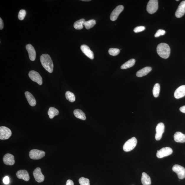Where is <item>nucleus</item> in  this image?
Returning a JSON list of instances; mask_svg holds the SVG:
<instances>
[{
  "instance_id": "31",
  "label": "nucleus",
  "mask_w": 185,
  "mask_h": 185,
  "mask_svg": "<svg viewBox=\"0 0 185 185\" xmlns=\"http://www.w3.org/2000/svg\"><path fill=\"white\" fill-rule=\"evenodd\" d=\"M78 181L81 185H90V180L88 179L81 177L79 179Z\"/></svg>"
},
{
  "instance_id": "40",
  "label": "nucleus",
  "mask_w": 185,
  "mask_h": 185,
  "mask_svg": "<svg viewBox=\"0 0 185 185\" xmlns=\"http://www.w3.org/2000/svg\"><path fill=\"white\" fill-rule=\"evenodd\" d=\"M179 1V0H177V1Z\"/></svg>"
},
{
  "instance_id": "22",
  "label": "nucleus",
  "mask_w": 185,
  "mask_h": 185,
  "mask_svg": "<svg viewBox=\"0 0 185 185\" xmlns=\"http://www.w3.org/2000/svg\"><path fill=\"white\" fill-rule=\"evenodd\" d=\"M141 182L143 185H150L151 184L150 176L144 172L142 174Z\"/></svg>"
},
{
  "instance_id": "14",
  "label": "nucleus",
  "mask_w": 185,
  "mask_h": 185,
  "mask_svg": "<svg viewBox=\"0 0 185 185\" xmlns=\"http://www.w3.org/2000/svg\"><path fill=\"white\" fill-rule=\"evenodd\" d=\"M81 49L82 52L89 58L93 59L94 58V53L88 46L86 45H82L81 46Z\"/></svg>"
},
{
  "instance_id": "36",
  "label": "nucleus",
  "mask_w": 185,
  "mask_h": 185,
  "mask_svg": "<svg viewBox=\"0 0 185 185\" xmlns=\"http://www.w3.org/2000/svg\"><path fill=\"white\" fill-rule=\"evenodd\" d=\"M4 24L3 20L1 18H0V30L3 29L4 28Z\"/></svg>"
},
{
  "instance_id": "35",
  "label": "nucleus",
  "mask_w": 185,
  "mask_h": 185,
  "mask_svg": "<svg viewBox=\"0 0 185 185\" xmlns=\"http://www.w3.org/2000/svg\"><path fill=\"white\" fill-rule=\"evenodd\" d=\"M4 183L5 184H8L10 182L9 178L8 176H6L4 178L3 180Z\"/></svg>"
},
{
  "instance_id": "18",
  "label": "nucleus",
  "mask_w": 185,
  "mask_h": 185,
  "mask_svg": "<svg viewBox=\"0 0 185 185\" xmlns=\"http://www.w3.org/2000/svg\"><path fill=\"white\" fill-rule=\"evenodd\" d=\"M3 161L4 163L6 165H14L15 163L14 156L11 154H6L4 156Z\"/></svg>"
},
{
  "instance_id": "33",
  "label": "nucleus",
  "mask_w": 185,
  "mask_h": 185,
  "mask_svg": "<svg viewBox=\"0 0 185 185\" xmlns=\"http://www.w3.org/2000/svg\"><path fill=\"white\" fill-rule=\"evenodd\" d=\"M166 31L162 29H159L157 31V32L155 35V37H158L161 35H165Z\"/></svg>"
},
{
  "instance_id": "13",
  "label": "nucleus",
  "mask_w": 185,
  "mask_h": 185,
  "mask_svg": "<svg viewBox=\"0 0 185 185\" xmlns=\"http://www.w3.org/2000/svg\"><path fill=\"white\" fill-rule=\"evenodd\" d=\"M185 13V1L180 3L175 13L176 17L180 18L184 15Z\"/></svg>"
},
{
  "instance_id": "7",
  "label": "nucleus",
  "mask_w": 185,
  "mask_h": 185,
  "mask_svg": "<svg viewBox=\"0 0 185 185\" xmlns=\"http://www.w3.org/2000/svg\"><path fill=\"white\" fill-rule=\"evenodd\" d=\"M173 153V150L169 147L163 148L157 151L156 156L158 158H163L171 155Z\"/></svg>"
},
{
  "instance_id": "1",
  "label": "nucleus",
  "mask_w": 185,
  "mask_h": 185,
  "mask_svg": "<svg viewBox=\"0 0 185 185\" xmlns=\"http://www.w3.org/2000/svg\"><path fill=\"white\" fill-rule=\"evenodd\" d=\"M42 66L46 71L50 73H52L54 68V65L52 59L49 55L44 54L40 58Z\"/></svg>"
},
{
  "instance_id": "21",
  "label": "nucleus",
  "mask_w": 185,
  "mask_h": 185,
  "mask_svg": "<svg viewBox=\"0 0 185 185\" xmlns=\"http://www.w3.org/2000/svg\"><path fill=\"white\" fill-rule=\"evenodd\" d=\"M152 68L150 67H144L137 72L136 76L137 77H141L145 76L152 71Z\"/></svg>"
},
{
  "instance_id": "26",
  "label": "nucleus",
  "mask_w": 185,
  "mask_h": 185,
  "mask_svg": "<svg viewBox=\"0 0 185 185\" xmlns=\"http://www.w3.org/2000/svg\"><path fill=\"white\" fill-rule=\"evenodd\" d=\"M85 20L84 19L76 21L74 24V27L76 30H81L84 27Z\"/></svg>"
},
{
  "instance_id": "28",
  "label": "nucleus",
  "mask_w": 185,
  "mask_h": 185,
  "mask_svg": "<svg viewBox=\"0 0 185 185\" xmlns=\"http://www.w3.org/2000/svg\"><path fill=\"white\" fill-rule=\"evenodd\" d=\"M66 98L71 102H73L75 101L76 97L74 94L70 91H67L65 94Z\"/></svg>"
},
{
  "instance_id": "19",
  "label": "nucleus",
  "mask_w": 185,
  "mask_h": 185,
  "mask_svg": "<svg viewBox=\"0 0 185 185\" xmlns=\"http://www.w3.org/2000/svg\"><path fill=\"white\" fill-rule=\"evenodd\" d=\"M175 141L178 143L185 142V135L180 132H177L174 135Z\"/></svg>"
},
{
  "instance_id": "6",
  "label": "nucleus",
  "mask_w": 185,
  "mask_h": 185,
  "mask_svg": "<svg viewBox=\"0 0 185 185\" xmlns=\"http://www.w3.org/2000/svg\"><path fill=\"white\" fill-rule=\"evenodd\" d=\"M12 135V131L9 129L4 126L0 127V139L7 140L9 139Z\"/></svg>"
},
{
  "instance_id": "8",
  "label": "nucleus",
  "mask_w": 185,
  "mask_h": 185,
  "mask_svg": "<svg viewBox=\"0 0 185 185\" xmlns=\"http://www.w3.org/2000/svg\"><path fill=\"white\" fill-rule=\"evenodd\" d=\"M173 171L177 174L179 179H182L185 178V168L182 166L175 165L172 168Z\"/></svg>"
},
{
  "instance_id": "39",
  "label": "nucleus",
  "mask_w": 185,
  "mask_h": 185,
  "mask_svg": "<svg viewBox=\"0 0 185 185\" xmlns=\"http://www.w3.org/2000/svg\"><path fill=\"white\" fill-rule=\"evenodd\" d=\"M90 1V0H83V1Z\"/></svg>"
},
{
  "instance_id": "38",
  "label": "nucleus",
  "mask_w": 185,
  "mask_h": 185,
  "mask_svg": "<svg viewBox=\"0 0 185 185\" xmlns=\"http://www.w3.org/2000/svg\"><path fill=\"white\" fill-rule=\"evenodd\" d=\"M180 112H183V113H185V106H182L180 108Z\"/></svg>"
},
{
  "instance_id": "11",
  "label": "nucleus",
  "mask_w": 185,
  "mask_h": 185,
  "mask_svg": "<svg viewBox=\"0 0 185 185\" xmlns=\"http://www.w3.org/2000/svg\"><path fill=\"white\" fill-rule=\"evenodd\" d=\"M123 9L124 7L122 5H119L110 14V20L112 21L116 20L117 19L119 15L123 11Z\"/></svg>"
},
{
  "instance_id": "12",
  "label": "nucleus",
  "mask_w": 185,
  "mask_h": 185,
  "mask_svg": "<svg viewBox=\"0 0 185 185\" xmlns=\"http://www.w3.org/2000/svg\"><path fill=\"white\" fill-rule=\"evenodd\" d=\"M33 175L36 181L39 183H41L44 181L45 177L41 172V169L37 167L33 173Z\"/></svg>"
},
{
  "instance_id": "20",
  "label": "nucleus",
  "mask_w": 185,
  "mask_h": 185,
  "mask_svg": "<svg viewBox=\"0 0 185 185\" xmlns=\"http://www.w3.org/2000/svg\"><path fill=\"white\" fill-rule=\"evenodd\" d=\"M25 97L28 101L30 105L32 106H35L36 105V100L33 96L32 94L29 92H26L25 93Z\"/></svg>"
},
{
  "instance_id": "15",
  "label": "nucleus",
  "mask_w": 185,
  "mask_h": 185,
  "mask_svg": "<svg viewBox=\"0 0 185 185\" xmlns=\"http://www.w3.org/2000/svg\"><path fill=\"white\" fill-rule=\"evenodd\" d=\"M17 177L19 179H22L25 181H28L30 180L29 174L25 170H20L16 173Z\"/></svg>"
},
{
  "instance_id": "32",
  "label": "nucleus",
  "mask_w": 185,
  "mask_h": 185,
  "mask_svg": "<svg viewBox=\"0 0 185 185\" xmlns=\"http://www.w3.org/2000/svg\"><path fill=\"white\" fill-rule=\"evenodd\" d=\"M26 14V12L25 10H21L19 12L18 18L20 20H22L25 18V16Z\"/></svg>"
},
{
  "instance_id": "23",
  "label": "nucleus",
  "mask_w": 185,
  "mask_h": 185,
  "mask_svg": "<svg viewBox=\"0 0 185 185\" xmlns=\"http://www.w3.org/2000/svg\"><path fill=\"white\" fill-rule=\"evenodd\" d=\"M73 113L76 118L84 120L86 119V114L81 110L79 109H76L74 110Z\"/></svg>"
},
{
  "instance_id": "27",
  "label": "nucleus",
  "mask_w": 185,
  "mask_h": 185,
  "mask_svg": "<svg viewBox=\"0 0 185 185\" xmlns=\"http://www.w3.org/2000/svg\"><path fill=\"white\" fill-rule=\"evenodd\" d=\"M96 22L94 20H91L85 21L84 25L87 29H90L93 27L96 24Z\"/></svg>"
},
{
  "instance_id": "25",
  "label": "nucleus",
  "mask_w": 185,
  "mask_h": 185,
  "mask_svg": "<svg viewBox=\"0 0 185 185\" xmlns=\"http://www.w3.org/2000/svg\"><path fill=\"white\" fill-rule=\"evenodd\" d=\"M59 112L58 109L53 107H50L48 111V114L50 119H53L55 116L58 115Z\"/></svg>"
},
{
  "instance_id": "37",
  "label": "nucleus",
  "mask_w": 185,
  "mask_h": 185,
  "mask_svg": "<svg viewBox=\"0 0 185 185\" xmlns=\"http://www.w3.org/2000/svg\"><path fill=\"white\" fill-rule=\"evenodd\" d=\"M66 185H74V183L71 180H68L66 182Z\"/></svg>"
},
{
  "instance_id": "30",
  "label": "nucleus",
  "mask_w": 185,
  "mask_h": 185,
  "mask_svg": "<svg viewBox=\"0 0 185 185\" xmlns=\"http://www.w3.org/2000/svg\"><path fill=\"white\" fill-rule=\"evenodd\" d=\"M120 50L119 49L110 48L108 50L109 54L112 56H116L120 53Z\"/></svg>"
},
{
  "instance_id": "24",
  "label": "nucleus",
  "mask_w": 185,
  "mask_h": 185,
  "mask_svg": "<svg viewBox=\"0 0 185 185\" xmlns=\"http://www.w3.org/2000/svg\"><path fill=\"white\" fill-rule=\"evenodd\" d=\"M135 59H131L121 66V68L122 69L129 68L133 67L135 65Z\"/></svg>"
},
{
  "instance_id": "16",
  "label": "nucleus",
  "mask_w": 185,
  "mask_h": 185,
  "mask_svg": "<svg viewBox=\"0 0 185 185\" xmlns=\"http://www.w3.org/2000/svg\"><path fill=\"white\" fill-rule=\"evenodd\" d=\"M185 96V85H183L176 89L174 96L176 99H179Z\"/></svg>"
},
{
  "instance_id": "17",
  "label": "nucleus",
  "mask_w": 185,
  "mask_h": 185,
  "mask_svg": "<svg viewBox=\"0 0 185 185\" xmlns=\"http://www.w3.org/2000/svg\"><path fill=\"white\" fill-rule=\"evenodd\" d=\"M26 49L28 53L30 59L31 61H35L36 58V53L35 48L30 44L27 45Z\"/></svg>"
},
{
  "instance_id": "2",
  "label": "nucleus",
  "mask_w": 185,
  "mask_h": 185,
  "mask_svg": "<svg viewBox=\"0 0 185 185\" xmlns=\"http://www.w3.org/2000/svg\"><path fill=\"white\" fill-rule=\"evenodd\" d=\"M157 51L158 55L161 58L167 59L170 56L171 49L167 44L161 43L157 46Z\"/></svg>"
},
{
  "instance_id": "4",
  "label": "nucleus",
  "mask_w": 185,
  "mask_h": 185,
  "mask_svg": "<svg viewBox=\"0 0 185 185\" xmlns=\"http://www.w3.org/2000/svg\"><path fill=\"white\" fill-rule=\"evenodd\" d=\"M158 1L157 0H150L147 6V11L150 14H154L158 9Z\"/></svg>"
},
{
  "instance_id": "5",
  "label": "nucleus",
  "mask_w": 185,
  "mask_h": 185,
  "mask_svg": "<svg viewBox=\"0 0 185 185\" xmlns=\"http://www.w3.org/2000/svg\"><path fill=\"white\" fill-rule=\"evenodd\" d=\"M45 155V153L43 151L37 149L31 150L29 152L30 157L34 160H37L43 158Z\"/></svg>"
},
{
  "instance_id": "29",
  "label": "nucleus",
  "mask_w": 185,
  "mask_h": 185,
  "mask_svg": "<svg viewBox=\"0 0 185 185\" xmlns=\"http://www.w3.org/2000/svg\"><path fill=\"white\" fill-rule=\"evenodd\" d=\"M160 86L158 84H155L153 89V95L155 97L157 98L159 96V92H160Z\"/></svg>"
},
{
  "instance_id": "10",
  "label": "nucleus",
  "mask_w": 185,
  "mask_h": 185,
  "mask_svg": "<svg viewBox=\"0 0 185 185\" xmlns=\"http://www.w3.org/2000/svg\"><path fill=\"white\" fill-rule=\"evenodd\" d=\"M156 133L155 139L157 141L160 140L162 138L163 134L165 131V125L163 123L161 122L157 125L156 129Z\"/></svg>"
},
{
  "instance_id": "9",
  "label": "nucleus",
  "mask_w": 185,
  "mask_h": 185,
  "mask_svg": "<svg viewBox=\"0 0 185 185\" xmlns=\"http://www.w3.org/2000/svg\"><path fill=\"white\" fill-rule=\"evenodd\" d=\"M29 76L30 78L33 81L37 82V84L40 85H41L42 84V77L37 72L34 71H31L29 72Z\"/></svg>"
},
{
  "instance_id": "34",
  "label": "nucleus",
  "mask_w": 185,
  "mask_h": 185,
  "mask_svg": "<svg viewBox=\"0 0 185 185\" xmlns=\"http://www.w3.org/2000/svg\"><path fill=\"white\" fill-rule=\"evenodd\" d=\"M145 29V27L144 26H138L134 29V31L136 33H139L144 31Z\"/></svg>"
},
{
  "instance_id": "3",
  "label": "nucleus",
  "mask_w": 185,
  "mask_h": 185,
  "mask_svg": "<svg viewBox=\"0 0 185 185\" xmlns=\"http://www.w3.org/2000/svg\"><path fill=\"white\" fill-rule=\"evenodd\" d=\"M137 144V140L135 137H133L125 142L123 146V150L125 152H128L135 148Z\"/></svg>"
}]
</instances>
